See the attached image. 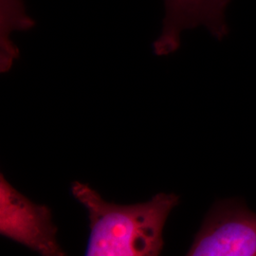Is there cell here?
<instances>
[{
  "mask_svg": "<svg viewBox=\"0 0 256 256\" xmlns=\"http://www.w3.org/2000/svg\"><path fill=\"white\" fill-rule=\"evenodd\" d=\"M72 192L88 214V256H158L164 246L166 220L180 204L178 196L164 192L138 204L110 203L82 182L72 183Z\"/></svg>",
  "mask_w": 256,
  "mask_h": 256,
  "instance_id": "cell-1",
  "label": "cell"
},
{
  "mask_svg": "<svg viewBox=\"0 0 256 256\" xmlns=\"http://www.w3.org/2000/svg\"><path fill=\"white\" fill-rule=\"evenodd\" d=\"M187 256H256V212L243 200L216 202Z\"/></svg>",
  "mask_w": 256,
  "mask_h": 256,
  "instance_id": "cell-2",
  "label": "cell"
},
{
  "mask_svg": "<svg viewBox=\"0 0 256 256\" xmlns=\"http://www.w3.org/2000/svg\"><path fill=\"white\" fill-rule=\"evenodd\" d=\"M57 232L50 209L30 200L1 174L0 234L42 256H64Z\"/></svg>",
  "mask_w": 256,
  "mask_h": 256,
  "instance_id": "cell-3",
  "label": "cell"
},
{
  "mask_svg": "<svg viewBox=\"0 0 256 256\" xmlns=\"http://www.w3.org/2000/svg\"><path fill=\"white\" fill-rule=\"evenodd\" d=\"M230 0H164L165 16L160 36L153 43L154 54L166 56L180 46L184 30L204 26L218 40L229 34L225 12Z\"/></svg>",
  "mask_w": 256,
  "mask_h": 256,
  "instance_id": "cell-4",
  "label": "cell"
}]
</instances>
